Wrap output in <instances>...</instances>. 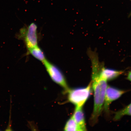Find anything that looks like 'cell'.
I'll list each match as a JSON object with an SVG mask.
<instances>
[{"mask_svg": "<svg viewBox=\"0 0 131 131\" xmlns=\"http://www.w3.org/2000/svg\"><path fill=\"white\" fill-rule=\"evenodd\" d=\"M88 52L92 66L91 82L94 92V109L90 118V124L92 126L97 122L102 112L108 85L107 80L101 74V68L104 65L99 61L96 53L90 50Z\"/></svg>", "mask_w": 131, "mask_h": 131, "instance_id": "1", "label": "cell"}, {"mask_svg": "<svg viewBox=\"0 0 131 131\" xmlns=\"http://www.w3.org/2000/svg\"><path fill=\"white\" fill-rule=\"evenodd\" d=\"M92 90L91 82L85 87L69 89L67 91L68 101L76 107H83L91 95Z\"/></svg>", "mask_w": 131, "mask_h": 131, "instance_id": "2", "label": "cell"}, {"mask_svg": "<svg viewBox=\"0 0 131 131\" xmlns=\"http://www.w3.org/2000/svg\"><path fill=\"white\" fill-rule=\"evenodd\" d=\"M19 37L24 41L27 50L38 46L39 36L37 24L32 23L27 27L21 29Z\"/></svg>", "mask_w": 131, "mask_h": 131, "instance_id": "3", "label": "cell"}, {"mask_svg": "<svg viewBox=\"0 0 131 131\" xmlns=\"http://www.w3.org/2000/svg\"><path fill=\"white\" fill-rule=\"evenodd\" d=\"M42 63L51 79L66 91H68L69 88L64 76L59 69L47 60Z\"/></svg>", "mask_w": 131, "mask_h": 131, "instance_id": "4", "label": "cell"}, {"mask_svg": "<svg viewBox=\"0 0 131 131\" xmlns=\"http://www.w3.org/2000/svg\"><path fill=\"white\" fill-rule=\"evenodd\" d=\"M126 91L107 86L106 90L103 109L106 113L109 111L110 105L113 101L120 97Z\"/></svg>", "mask_w": 131, "mask_h": 131, "instance_id": "5", "label": "cell"}, {"mask_svg": "<svg viewBox=\"0 0 131 131\" xmlns=\"http://www.w3.org/2000/svg\"><path fill=\"white\" fill-rule=\"evenodd\" d=\"M83 107H75L72 117L82 131L87 130Z\"/></svg>", "mask_w": 131, "mask_h": 131, "instance_id": "6", "label": "cell"}, {"mask_svg": "<svg viewBox=\"0 0 131 131\" xmlns=\"http://www.w3.org/2000/svg\"><path fill=\"white\" fill-rule=\"evenodd\" d=\"M124 73V71L105 68L104 65L101 68V71L102 76L107 81L114 80L118 77Z\"/></svg>", "mask_w": 131, "mask_h": 131, "instance_id": "7", "label": "cell"}, {"mask_svg": "<svg viewBox=\"0 0 131 131\" xmlns=\"http://www.w3.org/2000/svg\"><path fill=\"white\" fill-rule=\"evenodd\" d=\"M27 55H30L43 63L47 59L43 51L38 46L27 50Z\"/></svg>", "mask_w": 131, "mask_h": 131, "instance_id": "8", "label": "cell"}, {"mask_svg": "<svg viewBox=\"0 0 131 131\" xmlns=\"http://www.w3.org/2000/svg\"><path fill=\"white\" fill-rule=\"evenodd\" d=\"M65 131H82L72 116L67 121L64 128Z\"/></svg>", "mask_w": 131, "mask_h": 131, "instance_id": "9", "label": "cell"}, {"mask_svg": "<svg viewBox=\"0 0 131 131\" xmlns=\"http://www.w3.org/2000/svg\"><path fill=\"white\" fill-rule=\"evenodd\" d=\"M131 116V103L125 107L115 113L114 118L115 121L119 120L124 116Z\"/></svg>", "mask_w": 131, "mask_h": 131, "instance_id": "10", "label": "cell"}, {"mask_svg": "<svg viewBox=\"0 0 131 131\" xmlns=\"http://www.w3.org/2000/svg\"><path fill=\"white\" fill-rule=\"evenodd\" d=\"M11 97L10 99V114L9 119V122L8 123V125L7 126V128H6V131H11L13 130L12 127V122L11 121Z\"/></svg>", "mask_w": 131, "mask_h": 131, "instance_id": "11", "label": "cell"}, {"mask_svg": "<svg viewBox=\"0 0 131 131\" xmlns=\"http://www.w3.org/2000/svg\"><path fill=\"white\" fill-rule=\"evenodd\" d=\"M127 79L131 81V71L129 72L128 75Z\"/></svg>", "mask_w": 131, "mask_h": 131, "instance_id": "12", "label": "cell"}, {"mask_svg": "<svg viewBox=\"0 0 131 131\" xmlns=\"http://www.w3.org/2000/svg\"><path fill=\"white\" fill-rule=\"evenodd\" d=\"M130 15V16H131V12H130V15Z\"/></svg>", "mask_w": 131, "mask_h": 131, "instance_id": "13", "label": "cell"}, {"mask_svg": "<svg viewBox=\"0 0 131 131\" xmlns=\"http://www.w3.org/2000/svg\"></svg>", "mask_w": 131, "mask_h": 131, "instance_id": "14", "label": "cell"}]
</instances>
